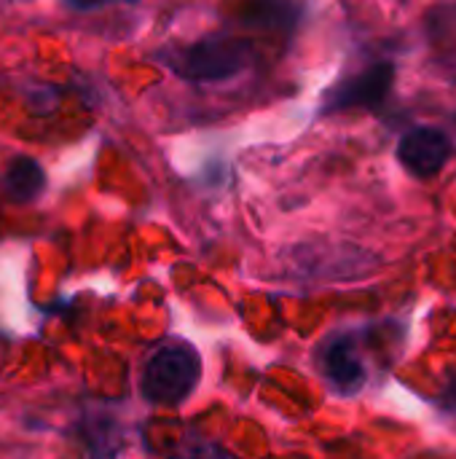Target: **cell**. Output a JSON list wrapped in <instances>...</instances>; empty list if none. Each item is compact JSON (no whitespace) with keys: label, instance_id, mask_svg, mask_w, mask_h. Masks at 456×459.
I'll return each mask as SVG.
<instances>
[{"label":"cell","instance_id":"1","mask_svg":"<svg viewBox=\"0 0 456 459\" xmlns=\"http://www.w3.org/2000/svg\"><path fill=\"white\" fill-rule=\"evenodd\" d=\"M202 377L199 352L180 342H161L145 360L140 377V393L156 406H180L191 398Z\"/></svg>","mask_w":456,"mask_h":459},{"label":"cell","instance_id":"2","mask_svg":"<svg viewBox=\"0 0 456 459\" xmlns=\"http://www.w3.org/2000/svg\"><path fill=\"white\" fill-rule=\"evenodd\" d=\"M253 59V48L239 38H204L177 54L172 67L191 81H226L242 73Z\"/></svg>","mask_w":456,"mask_h":459},{"label":"cell","instance_id":"3","mask_svg":"<svg viewBox=\"0 0 456 459\" xmlns=\"http://www.w3.org/2000/svg\"><path fill=\"white\" fill-rule=\"evenodd\" d=\"M320 368L331 387L341 395H355L363 390L368 371L357 352V344L352 336H333L320 350Z\"/></svg>","mask_w":456,"mask_h":459},{"label":"cell","instance_id":"4","mask_svg":"<svg viewBox=\"0 0 456 459\" xmlns=\"http://www.w3.org/2000/svg\"><path fill=\"white\" fill-rule=\"evenodd\" d=\"M398 156L406 169H411L419 178L438 175L446 161L452 159V143L441 129L433 126H417L403 134L398 145Z\"/></svg>","mask_w":456,"mask_h":459},{"label":"cell","instance_id":"5","mask_svg":"<svg viewBox=\"0 0 456 459\" xmlns=\"http://www.w3.org/2000/svg\"><path fill=\"white\" fill-rule=\"evenodd\" d=\"M395 81V67L390 62H379L360 75L341 83L328 97V110H349V108H376L387 100Z\"/></svg>","mask_w":456,"mask_h":459},{"label":"cell","instance_id":"6","mask_svg":"<svg viewBox=\"0 0 456 459\" xmlns=\"http://www.w3.org/2000/svg\"><path fill=\"white\" fill-rule=\"evenodd\" d=\"M46 186V175L35 159L19 156L8 164L3 175V188L13 202H32Z\"/></svg>","mask_w":456,"mask_h":459},{"label":"cell","instance_id":"7","mask_svg":"<svg viewBox=\"0 0 456 459\" xmlns=\"http://www.w3.org/2000/svg\"><path fill=\"white\" fill-rule=\"evenodd\" d=\"M183 459H237L234 455H228L226 449L215 446V444H196Z\"/></svg>","mask_w":456,"mask_h":459},{"label":"cell","instance_id":"8","mask_svg":"<svg viewBox=\"0 0 456 459\" xmlns=\"http://www.w3.org/2000/svg\"><path fill=\"white\" fill-rule=\"evenodd\" d=\"M438 403H441V409H443V411H449V414H454L456 417V377L449 382V387L441 393Z\"/></svg>","mask_w":456,"mask_h":459},{"label":"cell","instance_id":"9","mask_svg":"<svg viewBox=\"0 0 456 459\" xmlns=\"http://www.w3.org/2000/svg\"><path fill=\"white\" fill-rule=\"evenodd\" d=\"M105 0H67V5L70 8H75V11H94V8H99Z\"/></svg>","mask_w":456,"mask_h":459},{"label":"cell","instance_id":"10","mask_svg":"<svg viewBox=\"0 0 456 459\" xmlns=\"http://www.w3.org/2000/svg\"><path fill=\"white\" fill-rule=\"evenodd\" d=\"M124 3H137V0H124Z\"/></svg>","mask_w":456,"mask_h":459}]
</instances>
